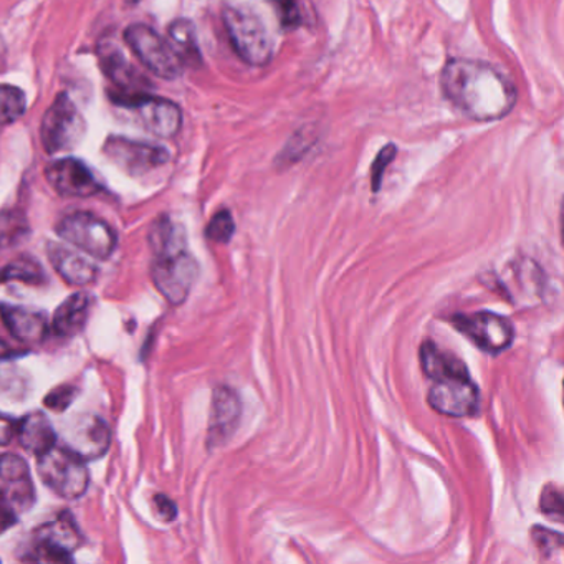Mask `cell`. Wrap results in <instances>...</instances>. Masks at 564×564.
<instances>
[{
	"label": "cell",
	"instance_id": "1",
	"mask_svg": "<svg viewBox=\"0 0 564 564\" xmlns=\"http://www.w3.org/2000/svg\"><path fill=\"white\" fill-rule=\"evenodd\" d=\"M445 100L474 121H497L513 110L517 90L494 65L451 58L441 75Z\"/></svg>",
	"mask_w": 564,
	"mask_h": 564
},
{
	"label": "cell",
	"instance_id": "2",
	"mask_svg": "<svg viewBox=\"0 0 564 564\" xmlns=\"http://www.w3.org/2000/svg\"><path fill=\"white\" fill-rule=\"evenodd\" d=\"M150 246L154 252V285L171 305H183L199 276V265L187 249L186 232L170 217H160L151 227Z\"/></svg>",
	"mask_w": 564,
	"mask_h": 564
},
{
	"label": "cell",
	"instance_id": "3",
	"mask_svg": "<svg viewBox=\"0 0 564 564\" xmlns=\"http://www.w3.org/2000/svg\"><path fill=\"white\" fill-rule=\"evenodd\" d=\"M230 44L240 58L252 67H265L273 57V41L262 19L249 9L226 6L223 9Z\"/></svg>",
	"mask_w": 564,
	"mask_h": 564
},
{
	"label": "cell",
	"instance_id": "4",
	"mask_svg": "<svg viewBox=\"0 0 564 564\" xmlns=\"http://www.w3.org/2000/svg\"><path fill=\"white\" fill-rule=\"evenodd\" d=\"M37 468L44 484L62 498H80L90 485L84 458L58 445L39 455Z\"/></svg>",
	"mask_w": 564,
	"mask_h": 564
},
{
	"label": "cell",
	"instance_id": "5",
	"mask_svg": "<svg viewBox=\"0 0 564 564\" xmlns=\"http://www.w3.org/2000/svg\"><path fill=\"white\" fill-rule=\"evenodd\" d=\"M57 234L65 242L97 260L110 259L118 246L113 227L91 213L68 214L58 223Z\"/></svg>",
	"mask_w": 564,
	"mask_h": 564
},
{
	"label": "cell",
	"instance_id": "6",
	"mask_svg": "<svg viewBox=\"0 0 564 564\" xmlns=\"http://www.w3.org/2000/svg\"><path fill=\"white\" fill-rule=\"evenodd\" d=\"M85 120L67 95H58L42 118L41 141L48 154L74 150L85 134Z\"/></svg>",
	"mask_w": 564,
	"mask_h": 564
},
{
	"label": "cell",
	"instance_id": "7",
	"mask_svg": "<svg viewBox=\"0 0 564 564\" xmlns=\"http://www.w3.org/2000/svg\"><path fill=\"white\" fill-rule=\"evenodd\" d=\"M124 41L144 68L164 78L176 80L183 75L184 65L174 54L170 42L164 41L158 32L144 24L130 25L124 32Z\"/></svg>",
	"mask_w": 564,
	"mask_h": 564
},
{
	"label": "cell",
	"instance_id": "8",
	"mask_svg": "<svg viewBox=\"0 0 564 564\" xmlns=\"http://www.w3.org/2000/svg\"><path fill=\"white\" fill-rule=\"evenodd\" d=\"M429 389V405L435 412L448 417H471L480 408V391L471 381L470 372H455V375L441 376L432 379Z\"/></svg>",
	"mask_w": 564,
	"mask_h": 564
},
{
	"label": "cell",
	"instance_id": "9",
	"mask_svg": "<svg viewBox=\"0 0 564 564\" xmlns=\"http://www.w3.org/2000/svg\"><path fill=\"white\" fill-rule=\"evenodd\" d=\"M452 325L462 335L467 336L478 349L498 355L510 348L514 338V328L510 319L490 312H477L471 315L457 313L452 316Z\"/></svg>",
	"mask_w": 564,
	"mask_h": 564
},
{
	"label": "cell",
	"instance_id": "10",
	"mask_svg": "<svg viewBox=\"0 0 564 564\" xmlns=\"http://www.w3.org/2000/svg\"><path fill=\"white\" fill-rule=\"evenodd\" d=\"M34 547L28 560L39 563H70L82 543V534L70 513H62L57 520L39 528Z\"/></svg>",
	"mask_w": 564,
	"mask_h": 564
},
{
	"label": "cell",
	"instance_id": "11",
	"mask_svg": "<svg viewBox=\"0 0 564 564\" xmlns=\"http://www.w3.org/2000/svg\"><path fill=\"white\" fill-rule=\"evenodd\" d=\"M35 503V487L28 462L15 454L0 457V508L21 517Z\"/></svg>",
	"mask_w": 564,
	"mask_h": 564
},
{
	"label": "cell",
	"instance_id": "12",
	"mask_svg": "<svg viewBox=\"0 0 564 564\" xmlns=\"http://www.w3.org/2000/svg\"><path fill=\"white\" fill-rule=\"evenodd\" d=\"M500 293L520 308L536 306L543 299V270L530 259L511 260L497 276Z\"/></svg>",
	"mask_w": 564,
	"mask_h": 564
},
{
	"label": "cell",
	"instance_id": "13",
	"mask_svg": "<svg viewBox=\"0 0 564 564\" xmlns=\"http://www.w3.org/2000/svg\"><path fill=\"white\" fill-rule=\"evenodd\" d=\"M120 107L137 111L144 130L158 138H174L183 127V113L174 101L153 97L150 94H138L117 101Z\"/></svg>",
	"mask_w": 564,
	"mask_h": 564
},
{
	"label": "cell",
	"instance_id": "14",
	"mask_svg": "<svg viewBox=\"0 0 564 564\" xmlns=\"http://www.w3.org/2000/svg\"><path fill=\"white\" fill-rule=\"evenodd\" d=\"M111 432L97 415H77L64 429V447L84 460H97L110 448Z\"/></svg>",
	"mask_w": 564,
	"mask_h": 564
},
{
	"label": "cell",
	"instance_id": "15",
	"mask_svg": "<svg viewBox=\"0 0 564 564\" xmlns=\"http://www.w3.org/2000/svg\"><path fill=\"white\" fill-rule=\"evenodd\" d=\"M100 55V65L104 68L105 75L110 78L111 84L115 85L117 90L111 91L113 101L121 100V98L133 97L138 94H148L147 78L130 64L124 57L123 51L113 42H104L98 48Z\"/></svg>",
	"mask_w": 564,
	"mask_h": 564
},
{
	"label": "cell",
	"instance_id": "16",
	"mask_svg": "<svg viewBox=\"0 0 564 564\" xmlns=\"http://www.w3.org/2000/svg\"><path fill=\"white\" fill-rule=\"evenodd\" d=\"M48 184L64 197H91L101 191L94 171L75 158L55 161L45 171Z\"/></svg>",
	"mask_w": 564,
	"mask_h": 564
},
{
	"label": "cell",
	"instance_id": "17",
	"mask_svg": "<svg viewBox=\"0 0 564 564\" xmlns=\"http://www.w3.org/2000/svg\"><path fill=\"white\" fill-rule=\"evenodd\" d=\"M105 154L130 173H147L170 161V153L158 144L113 137L105 143Z\"/></svg>",
	"mask_w": 564,
	"mask_h": 564
},
{
	"label": "cell",
	"instance_id": "18",
	"mask_svg": "<svg viewBox=\"0 0 564 564\" xmlns=\"http://www.w3.org/2000/svg\"><path fill=\"white\" fill-rule=\"evenodd\" d=\"M242 417V402L239 394L229 386L214 389L213 408H210L207 445L209 448L223 447L236 434Z\"/></svg>",
	"mask_w": 564,
	"mask_h": 564
},
{
	"label": "cell",
	"instance_id": "19",
	"mask_svg": "<svg viewBox=\"0 0 564 564\" xmlns=\"http://www.w3.org/2000/svg\"><path fill=\"white\" fill-rule=\"evenodd\" d=\"M0 318L11 335L22 343H42L51 332L47 316L25 306L0 305Z\"/></svg>",
	"mask_w": 564,
	"mask_h": 564
},
{
	"label": "cell",
	"instance_id": "20",
	"mask_svg": "<svg viewBox=\"0 0 564 564\" xmlns=\"http://www.w3.org/2000/svg\"><path fill=\"white\" fill-rule=\"evenodd\" d=\"M47 253L58 275L70 285L85 286L97 280V267L82 253L67 249L61 243H48Z\"/></svg>",
	"mask_w": 564,
	"mask_h": 564
},
{
	"label": "cell",
	"instance_id": "21",
	"mask_svg": "<svg viewBox=\"0 0 564 564\" xmlns=\"http://www.w3.org/2000/svg\"><path fill=\"white\" fill-rule=\"evenodd\" d=\"M15 435H18L22 447L37 457L57 445V432L47 415L42 412H32V414L25 415L15 425Z\"/></svg>",
	"mask_w": 564,
	"mask_h": 564
},
{
	"label": "cell",
	"instance_id": "22",
	"mask_svg": "<svg viewBox=\"0 0 564 564\" xmlns=\"http://www.w3.org/2000/svg\"><path fill=\"white\" fill-rule=\"evenodd\" d=\"M91 299L88 293L78 292L68 296L52 319V332L58 338H72L78 335L87 325L88 313H90Z\"/></svg>",
	"mask_w": 564,
	"mask_h": 564
},
{
	"label": "cell",
	"instance_id": "23",
	"mask_svg": "<svg viewBox=\"0 0 564 564\" xmlns=\"http://www.w3.org/2000/svg\"><path fill=\"white\" fill-rule=\"evenodd\" d=\"M170 45L184 67H200L203 55L197 44L196 28L186 19H177L170 25Z\"/></svg>",
	"mask_w": 564,
	"mask_h": 564
},
{
	"label": "cell",
	"instance_id": "24",
	"mask_svg": "<svg viewBox=\"0 0 564 564\" xmlns=\"http://www.w3.org/2000/svg\"><path fill=\"white\" fill-rule=\"evenodd\" d=\"M45 272L41 263L32 257H19L0 269V283L22 282L29 285H42Z\"/></svg>",
	"mask_w": 564,
	"mask_h": 564
},
{
	"label": "cell",
	"instance_id": "25",
	"mask_svg": "<svg viewBox=\"0 0 564 564\" xmlns=\"http://www.w3.org/2000/svg\"><path fill=\"white\" fill-rule=\"evenodd\" d=\"M31 232L28 217L21 210L9 209L0 213V252L21 243Z\"/></svg>",
	"mask_w": 564,
	"mask_h": 564
},
{
	"label": "cell",
	"instance_id": "26",
	"mask_svg": "<svg viewBox=\"0 0 564 564\" xmlns=\"http://www.w3.org/2000/svg\"><path fill=\"white\" fill-rule=\"evenodd\" d=\"M28 110V98L21 88L0 85V127L15 123Z\"/></svg>",
	"mask_w": 564,
	"mask_h": 564
},
{
	"label": "cell",
	"instance_id": "27",
	"mask_svg": "<svg viewBox=\"0 0 564 564\" xmlns=\"http://www.w3.org/2000/svg\"><path fill=\"white\" fill-rule=\"evenodd\" d=\"M236 232V223L229 210H219L210 220L206 229L207 239L216 243H227Z\"/></svg>",
	"mask_w": 564,
	"mask_h": 564
},
{
	"label": "cell",
	"instance_id": "28",
	"mask_svg": "<svg viewBox=\"0 0 564 564\" xmlns=\"http://www.w3.org/2000/svg\"><path fill=\"white\" fill-rule=\"evenodd\" d=\"M531 538H533L538 551L544 556H551L563 547V536L557 531L550 530V528L534 527L531 531Z\"/></svg>",
	"mask_w": 564,
	"mask_h": 564
},
{
	"label": "cell",
	"instance_id": "29",
	"mask_svg": "<svg viewBox=\"0 0 564 564\" xmlns=\"http://www.w3.org/2000/svg\"><path fill=\"white\" fill-rule=\"evenodd\" d=\"M540 508L544 514L554 518V520H563V494L560 488L554 487L553 484L544 487L543 494H541Z\"/></svg>",
	"mask_w": 564,
	"mask_h": 564
},
{
	"label": "cell",
	"instance_id": "30",
	"mask_svg": "<svg viewBox=\"0 0 564 564\" xmlns=\"http://www.w3.org/2000/svg\"><path fill=\"white\" fill-rule=\"evenodd\" d=\"M395 153H398V150H395L394 144H386V147L379 151L378 156H376L371 167V186L375 193L381 189L382 177H384L389 164L394 161Z\"/></svg>",
	"mask_w": 564,
	"mask_h": 564
},
{
	"label": "cell",
	"instance_id": "31",
	"mask_svg": "<svg viewBox=\"0 0 564 564\" xmlns=\"http://www.w3.org/2000/svg\"><path fill=\"white\" fill-rule=\"evenodd\" d=\"M78 391L74 386H61V388L54 389L51 394L45 398V405L52 411L62 412L75 401Z\"/></svg>",
	"mask_w": 564,
	"mask_h": 564
},
{
	"label": "cell",
	"instance_id": "32",
	"mask_svg": "<svg viewBox=\"0 0 564 564\" xmlns=\"http://www.w3.org/2000/svg\"><path fill=\"white\" fill-rule=\"evenodd\" d=\"M272 4H275L276 12H279L280 22H282L285 29L299 28L302 22V15H300L299 4L296 0H272Z\"/></svg>",
	"mask_w": 564,
	"mask_h": 564
},
{
	"label": "cell",
	"instance_id": "33",
	"mask_svg": "<svg viewBox=\"0 0 564 564\" xmlns=\"http://www.w3.org/2000/svg\"><path fill=\"white\" fill-rule=\"evenodd\" d=\"M154 503H156V510L160 511V517L164 521H173L176 518V505L170 498L164 497V495H156Z\"/></svg>",
	"mask_w": 564,
	"mask_h": 564
},
{
	"label": "cell",
	"instance_id": "34",
	"mask_svg": "<svg viewBox=\"0 0 564 564\" xmlns=\"http://www.w3.org/2000/svg\"><path fill=\"white\" fill-rule=\"evenodd\" d=\"M15 437V422L0 415V445H8Z\"/></svg>",
	"mask_w": 564,
	"mask_h": 564
},
{
	"label": "cell",
	"instance_id": "35",
	"mask_svg": "<svg viewBox=\"0 0 564 564\" xmlns=\"http://www.w3.org/2000/svg\"><path fill=\"white\" fill-rule=\"evenodd\" d=\"M19 520V517L15 514L9 513L4 508H0V533H6L9 528L14 527L15 521Z\"/></svg>",
	"mask_w": 564,
	"mask_h": 564
},
{
	"label": "cell",
	"instance_id": "36",
	"mask_svg": "<svg viewBox=\"0 0 564 564\" xmlns=\"http://www.w3.org/2000/svg\"><path fill=\"white\" fill-rule=\"evenodd\" d=\"M15 351L8 345V343L2 341L0 339V361H6V359L14 358Z\"/></svg>",
	"mask_w": 564,
	"mask_h": 564
},
{
	"label": "cell",
	"instance_id": "37",
	"mask_svg": "<svg viewBox=\"0 0 564 564\" xmlns=\"http://www.w3.org/2000/svg\"><path fill=\"white\" fill-rule=\"evenodd\" d=\"M6 57V52H4V44H2V41H0V67H2V58Z\"/></svg>",
	"mask_w": 564,
	"mask_h": 564
},
{
	"label": "cell",
	"instance_id": "38",
	"mask_svg": "<svg viewBox=\"0 0 564 564\" xmlns=\"http://www.w3.org/2000/svg\"><path fill=\"white\" fill-rule=\"evenodd\" d=\"M130 2H134V4H137L138 0H130Z\"/></svg>",
	"mask_w": 564,
	"mask_h": 564
}]
</instances>
